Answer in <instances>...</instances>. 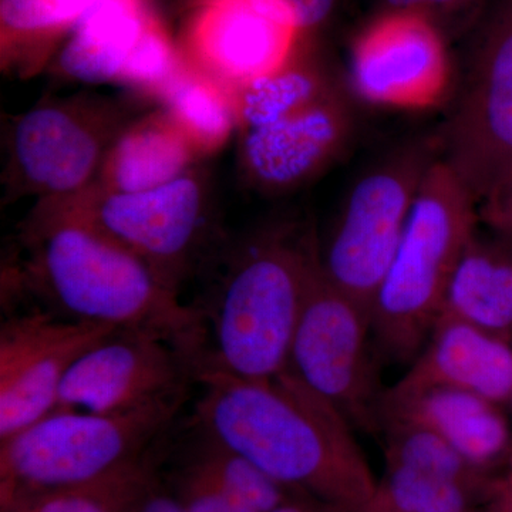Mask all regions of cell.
Segmentation results:
<instances>
[{
	"instance_id": "10",
	"label": "cell",
	"mask_w": 512,
	"mask_h": 512,
	"mask_svg": "<svg viewBox=\"0 0 512 512\" xmlns=\"http://www.w3.org/2000/svg\"><path fill=\"white\" fill-rule=\"evenodd\" d=\"M370 315L313 261L289 350L288 372L338 410L350 426L380 429L383 390L369 348Z\"/></svg>"
},
{
	"instance_id": "15",
	"label": "cell",
	"mask_w": 512,
	"mask_h": 512,
	"mask_svg": "<svg viewBox=\"0 0 512 512\" xmlns=\"http://www.w3.org/2000/svg\"><path fill=\"white\" fill-rule=\"evenodd\" d=\"M110 326L74 322L46 309L16 313L0 328V440L56 409L67 373Z\"/></svg>"
},
{
	"instance_id": "27",
	"label": "cell",
	"mask_w": 512,
	"mask_h": 512,
	"mask_svg": "<svg viewBox=\"0 0 512 512\" xmlns=\"http://www.w3.org/2000/svg\"><path fill=\"white\" fill-rule=\"evenodd\" d=\"M478 218L495 238L512 245V170L478 201Z\"/></svg>"
},
{
	"instance_id": "1",
	"label": "cell",
	"mask_w": 512,
	"mask_h": 512,
	"mask_svg": "<svg viewBox=\"0 0 512 512\" xmlns=\"http://www.w3.org/2000/svg\"><path fill=\"white\" fill-rule=\"evenodd\" d=\"M194 426L289 490L369 512L377 483L352 426L288 370L271 380L200 372Z\"/></svg>"
},
{
	"instance_id": "12",
	"label": "cell",
	"mask_w": 512,
	"mask_h": 512,
	"mask_svg": "<svg viewBox=\"0 0 512 512\" xmlns=\"http://www.w3.org/2000/svg\"><path fill=\"white\" fill-rule=\"evenodd\" d=\"M305 36L282 0H191L178 46L192 66L239 92L284 69Z\"/></svg>"
},
{
	"instance_id": "8",
	"label": "cell",
	"mask_w": 512,
	"mask_h": 512,
	"mask_svg": "<svg viewBox=\"0 0 512 512\" xmlns=\"http://www.w3.org/2000/svg\"><path fill=\"white\" fill-rule=\"evenodd\" d=\"M50 201L138 256L178 295L221 248L200 165L154 190L116 194L87 188Z\"/></svg>"
},
{
	"instance_id": "28",
	"label": "cell",
	"mask_w": 512,
	"mask_h": 512,
	"mask_svg": "<svg viewBox=\"0 0 512 512\" xmlns=\"http://www.w3.org/2000/svg\"><path fill=\"white\" fill-rule=\"evenodd\" d=\"M161 461V458H160ZM160 461L138 485L123 512H184L160 476Z\"/></svg>"
},
{
	"instance_id": "6",
	"label": "cell",
	"mask_w": 512,
	"mask_h": 512,
	"mask_svg": "<svg viewBox=\"0 0 512 512\" xmlns=\"http://www.w3.org/2000/svg\"><path fill=\"white\" fill-rule=\"evenodd\" d=\"M478 201L437 158L417 192L396 255L377 292L370 328L377 348L412 363L441 315L454 269L477 235Z\"/></svg>"
},
{
	"instance_id": "20",
	"label": "cell",
	"mask_w": 512,
	"mask_h": 512,
	"mask_svg": "<svg viewBox=\"0 0 512 512\" xmlns=\"http://www.w3.org/2000/svg\"><path fill=\"white\" fill-rule=\"evenodd\" d=\"M440 316L512 342V245L476 235L448 282Z\"/></svg>"
},
{
	"instance_id": "14",
	"label": "cell",
	"mask_w": 512,
	"mask_h": 512,
	"mask_svg": "<svg viewBox=\"0 0 512 512\" xmlns=\"http://www.w3.org/2000/svg\"><path fill=\"white\" fill-rule=\"evenodd\" d=\"M349 74L353 90L367 103L426 110L446 99L453 69L436 20L386 9L353 40Z\"/></svg>"
},
{
	"instance_id": "34",
	"label": "cell",
	"mask_w": 512,
	"mask_h": 512,
	"mask_svg": "<svg viewBox=\"0 0 512 512\" xmlns=\"http://www.w3.org/2000/svg\"><path fill=\"white\" fill-rule=\"evenodd\" d=\"M505 410H507V413L512 417V394L510 400H508L507 406H505Z\"/></svg>"
},
{
	"instance_id": "18",
	"label": "cell",
	"mask_w": 512,
	"mask_h": 512,
	"mask_svg": "<svg viewBox=\"0 0 512 512\" xmlns=\"http://www.w3.org/2000/svg\"><path fill=\"white\" fill-rule=\"evenodd\" d=\"M157 18L148 0H93L49 67L63 82L119 84L128 60Z\"/></svg>"
},
{
	"instance_id": "33",
	"label": "cell",
	"mask_w": 512,
	"mask_h": 512,
	"mask_svg": "<svg viewBox=\"0 0 512 512\" xmlns=\"http://www.w3.org/2000/svg\"><path fill=\"white\" fill-rule=\"evenodd\" d=\"M507 466H508V474H511V476H512V448L510 451V456H508Z\"/></svg>"
},
{
	"instance_id": "17",
	"label": "cell",
	"mask_w": 512,
	"mask_h": 512,
	"mask_svg": "<svg viewBox=\"0 0 512 512\" xmlns=\"http://www.w3.org/2000/svg\"><path fill=\"white\" fill-rule=\"evenodd\" d=\"M379 421L380 429L390 421L429 429L483 473L507 463L512 448L507 410L464 390L431 389L400 402L380 404Z\"/></svg>"
},
{
	"instance_id": "32",
	"label": "cell",
	"mask_w": 512,
	"mask_h": 512,
	"mask_svg": "<svg viewBox=\"0 0 512 512\" xmlns=\"http://www.w3.org/2000/svg\"><path fill=\"white\" fill-rule=\"evenodd\" d=\"M272 512H346L342 510V508L335 507V505H330L328 503H323V501L318 500V498L312 497V495H308L305 493H298L295 491L288 498V500L284 501L281 505H279L276 510Z\"/></svg>"
},
{
	"instance_id": "13",
	"label": "cell",
	"mask_w": 512,
	"mask_h": 512,
	"mask_svg": "<svg viewBox=\"0 0 512 512\" xmlns=\"http://www.w3.org/2000/svg\"><path fill=\"white\" fill-rule=\"evenodd\" d=\"M191 380V360L173 343L150 333L117 329L76 360L55 410L140 412L187 399Z\"/></svg>"
},
{
	"instance_id": "23",
	"label": "cell",
	"mask_w": 512,
	"mask_h": 512,
	"mask_svg": "<svg viewBox=\"0 0 512 512\" xmlns=\"http://www.w3.org/2000/svg\"><path fill=\"white\" fill-rule=\"evenodd\" d=\"M382 429L387 439V463L446 478L487 493L491 480L471 466L439 434L417 424L390 421Z\"/></svg>"
},
{
	"instance_id": "19",
	"label": "cell",
	"mask_w": 512,
	"mask_h": 512,
	"mask_svg": "<svg viewBox=\"0 0 512 512\" xmlns=\"http://www.w3.org/2000/svg\"><path fill=\"white\" fill-rule=\"evenodd\" d=\"M201 160L170 114L156 106L120 131L89 188L116 194L154 190L173 183Z\"/></svg>"
},
{
	"instance_id": "30",
	"label": "cell",
	"mask_w": 512,
	"mask_h": 512,
	"mask_svg": "<svg viewBox=\"0 0 512 512\" xmlns=\"http://www.w3.org/2000/svg\"><path fill=\"white\" fill-rule=\"evenodd\" d=\"M387 9L407 10V12L424 13L434 19L441 13H453L467 9L476 0H384Z\"/></svg>"
},
{
	"instance_id": "2",
	"label": "cell",
	"mask_w": 512,
	"mask_h": 512,
	"mask_svg": "<svg viewBox=\"0 0 512 512\" xmlns=\"http://www.w3.org/2000/svg\"><path fill=\"white\" fill-rule=\"evenodd\" d=\"M19 239L25 256L6 293L19 289L74 322L156 335L194 365L205 342L200 312L138 256L50 200L36 202Z\"/></svg>"
},
{
	"instance_id": "7",
	"label": "cell",
	"mask_w": 512,
	"mask_h": 512,
	"mask_svg": "<svg viewBox=\"0 0 512 512\" xmlns=\"http://www.w3.org/2000/svg\"><path fill=\"white\" fill-rule=\"evenodd\" d=\"M137 116L124 101L94 93L40 101L6 134V197L59 200L92 187L111 144Z\"/></svg>"
},
{
	"instance_id": "5",
	"label": "cell",
	"mask_w": 512,
	"mask_h": 512,
	"mask_svg": "<svg viewBox=\"0 0 512 512\" xmlns=\"http://www.w3.org/2000/svg\"><path fill=\"white\" fill-rule=\"evenodd\" d=\"M184 402L123 414L55 410L0 440V512L146 466L163 450Z\"/></svg>"
},
{
	"instance_id": "21",
	"label": "cell",
	"mask_w": 512,
	"mask_h": 512,
	"mask_svg": "<svg viewBox=\"0 0 512 512\" xmlns=\"http://www.w3.org/2000/svg\"><path fill=\"white\" fill-rule=\"evenodd\" d=\"M93 0H0L3 72L30 79L49 67L74 23Z\"/></svg>"
},
{
	"instance_id": "9",
	"label": "cell",
	"mask_w": 512,
	"mask_h": 512,
	"mask_svg": "<svg viewBox=\"0 0 512 512\" xmlns=\"http://www.w3.org/2000/svg\"><path fill=\"white\" fill-rule=\"evenodd\" d=\"M436 151L434 141H413L365 171L318 245L323 274L369 315Z\"/></svg>"
},
{
	"instance_id": "11",
	"label": "cell",
	"mask_w": 512,
	"mask_h": 512,
	"mask_svg": "<svg viewBox=\"0 0 512 512\" xmlns=\"http://www.w3.org/2000/svg\"><path fill=\"white\" fill-rule=\"evenodd\" d=\"M440 150L477 201L512 170V0L485 12Z\"/></svg>"
},
{
	"instance_id": "16",
	"label": "cell",
	"mask_w": 512,
	"mask_h": 512,
	"mask_svg": "<svg viewBox=\"0 0 512 512\" xmlns=\"http://www.w3.org/2000/svg\"><path fill=\"white\" fill-rule=\"evenodd\" d=\"M431 389L464 390L505 409L512 394V342L440 316L420 355L402 379L383 390L380 404Z\"/></svg>"
},
{
	"instance_id": "24",
	"label": "cell",
	"mask_w": 512,
	"mask_h": 512,
	"mask_svg": "<svg viewBox=\"0 0 512 512\" xmlns=\"http://www.w3.org/2000/svg\"><path fill=\"white\" fill-rule=\"evenodd\" d=\"M474 488L389 464L369 512H471Z\"/></svg>"
},
{
	"instance_id": "25",
	"label": "cell",
	"mask_w": 512,
	"mask_h": 512,
	"mask_svg": "<svg viewBox=\"0 0 512 512\" xmlns=\"http://www.w3.org/2000/svg\"><path fill=\"white\" fill-rule=\"evenodd\" d=\"M158 470L184 512H259L239 497L192 446L170 463L163 454Z\"/></svg>"
},
{
	"instance_id": "3",
	"label": "cell",
	"mask_w": 512,
	"mask_h": 512,
	"mask_svg": "<svg viewBox=\"0 0 512 512\" xmlns=\"http://www.w3.org/2000/svg\"><path fill=\"white\" fill-rule=\"evenodd\" d=\"M316 254L311 235L282 227L221 247L212 258L217 279L194 306L205 330L194 375L271 380L286 372Z\"/></svg>"
},
{
	"instance_id": "22",
	"label": "cell",
	"mask_w": 512,
	"mask_h": 512,
	"mask_svg": "<svg viewBox=\"0 0 512 512\" xmlns=\"http://www.w3.org/2000/svg\"><path fill=\"white\" fill-rule=\"evenodd\" d=\"M157 106L170 114L202 158L218 153L237 136V92L188 60Z\"/></svg>"
},
{
	"instance_id": "29",
	"label": "cell",
	"mask_w": 512,
	"mask_h": 512,
	"mask_svg": "<svg viewBox=\"0 0 512 512\" xmlns=\"http://www.w3.org/2000/svg\"><path fill=\"white\" fill-rule=\"evenodd\" d=\"M292 10L305 35L325 25L335 10L336 0H282Z\"/></svg>"
},
{
	"instance_id": "26",
	"label": "cell",
	"mask_w": 512,
	"mask_h": 512,
	"mask_svg": "<svg viewBox=\"0 0 512 512\" xmlns=\"http://www.w3.org/2000/svg\"><path fill=\"white\" fill-rule=\"evenodd\" d=\"M163 456L126 476L57 493L42 495L12 512H123L138 485Z\"/></svg>"
},
{
	"instance_id": "4",
	"label": "cell",
	"mask_w": 512,
	"mask_h": 512,
	"mask_svg": "<svg viewBox=\"0 0 512 512\" xmlns=\"http://www.w3.org/2000/svg\"><path fill=\"white\" fill-rule=\"evenodd\" d=\"M238 164L268 195L318 177L348 146L353 114L335 77L299 53L284 69L237 92Z\"/></svg>"
},
{
	"instance_id": "31",
	"label": "cell",
	"mask_w": 512,
	"mask_h": 512,
	"mask_svg": "<svg viewBox=\"0 0 512 512\" xmlns=\"http://www.w3.org/2000/svg\"><path fill=\"white\" fill-rule=\"evenodd\" d=\"M484 512H512V476L495 478L488 485Z\"/></svg>"
}]
</instances>
